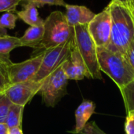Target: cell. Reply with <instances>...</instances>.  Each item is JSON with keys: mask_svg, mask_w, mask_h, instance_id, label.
I'll use <instances>...</instances> for the list:
<instances>
[{"mask_svg": "<svg viewBox=\"0 0 134 134\" xmlns=\"http://www.w3.org/2000/svg\"><path fill=\"white\" fill-rule=\"evenodd\" d=\"M111 17V33L108 46L111 51L126 54L134 38V18L127 2L112 0L108 4Z\"/></svg>", "mask_w": 134, "mask_h": 134, "instance_id": "obj_1", "label": "cell"}, {"mask_svg": "<svg viewBox=\"0 0 134 134\" xmlns=\"http://www.w3.org/2000/svg\"><path fill=\"white\" fill-rule=\"evenodd\" d=\"M97 59L100 71L119 89L134 80V71L126 54L111 51L106 47H97Z\"/></svg>", "mask_w": 134, "mask_h": 134, "instance_id": "obj_2", "label": "cell"}, {"mask_svg": "<svg viewBox=\"0 0 134 134\" xmlns=\"http://www.w3.org/2000/svg\"><path fill=\"white\" fill-rule=\"evenodd\" d=\"M43 27L42 40L36 49H42V52L64 43L75 35L74 27L68 24L65 14L60 11L51 13L44 20Z\"/></svg>", "mask_w": 134, "mask_h": 134, "instance_id": "obj_3", "label": "cell"}, {"mask_svg": "<svg viewBox=\"0 0 134 134\" xmlns=\"http://www.w3.org/2000/svg\"><path fill=\"white\" fill-rule=\"evenodd\" d=\"M75 44L77 47L91 79H102L97 59V46L88 31L87 25H76L74 27Z\"/></svg>", "mask_w": 134, "mask_h": 134, "instance_id": "obj_4", "label": "cell"}, {"mask_svg": "<svg viewBox=\"0 0 134 134\" xmlns=\"http://www.w3.org/2000/svg\"><path fill=\"white\" fill-rule=\"evenodd\" d=\"M68 79L64 71L62 64L43 81L39 93L42 102L47 106L53 108L67 94Z\"/></svg>", "mask_w": 134, "mask_h": 134, "instance_id": "obj_5", "label": "cell"}, {"mask_svg": "<svg viewBox=\"0 0 134 134\" xmlns=\"http://www.w3.org/2000/svg\"><path fill=\"white\" fill-rule=\"evenodd\" d=\"M75 44V35L64 43L43 51V58L40 68L33 78L35 82L43 81L47 76L60 67L68 57Z\"/></svg>", "mask_w": 134, "mask_h": 134, "instance_id": "obj_6", "label": "cell"}, {"mask_svg": "<svg viewBox=\"0 0 134 134\" xmlns=\"http://www.w3.org/2000/svg\"><path fill=\"white\" fill-rule=\"evenodd\" d=\"M88 31L97 47H107L111 33V17L108 6L95 15L88 24Z\"/></svg>", "mask_w": 134, "mask_h": 134, "instance_id": "obj_7", "label": "cell"}, {"mask_svg": "<svg viewBox=\"0 0 134 134\" xmlns=\"http://www.w3.org/2000/svg\"><path fill=\"white\" fill-rule=\"evenodd\" d=\"M44 53L42 52L20 63H12L7 67V73L11 84L33 79L38 72Z\"/></svg>", "mask_w": 134, "mask_h": 134, "instance_id": "obj_8", "label": "cell"}, {"mask_svg": "<svg viewBox=\"0 0 134 134\" xmlns=\"http://www.w3.org/2000/svg\"><path fill=\"white\" fill-rule=\"evenodd\" d=\"M42 85V81L35 82L31 79L23 82L11 84L4 93L13 104L25 107L34 96L39 92Z\"/></svg>", "mask_w": 134, "mask_h": 134, "instance_id": "obj_9", "label": "cell"}, {"mask_svg": "<svg viewBox=\"0 0 134 134\" xmlns=\"http://www.w3.org/2000/svg\"><path fill=\"white\" fill-rule=\"evenodd\" d=\"M64 71L68 80H82L85 78L91 79L88 69L74 44L68 57L62 64Z\"/></svg>", "mask_w": 134, "mask_h": 134, "instance_id": "obj_10", "label": "cell"}, {"mask_svg": "<svg viewBox=\"0 0 134 134\" xmlns=\"http://www.w3.org/2000/svg\"><path fill=\"white\" fill-rule=\"evenodd\" d=\"M65 9L67 21L71 27L76 25H88L96 15V13L84 5L66 4Z\"/></svg>", "mask_w": 134, "mask_h": 134, "instance_id": "obj_11", "label": "cell"}, {"mask_svg": "<svg viewBox=\"0 0 134 134\" xmlns=\"http://www.w3.org/2000/svg\"><path fill=\"white\" fill-rule=\"evenodd\" d=\"M22 44L20 38L11 36L7 34L0 35V64L5 67L9 66L13 62L10 60V52L17 48L21 47Z\"/></svg>", "mask_w": 134, "mask_h": 134, "instance_id": "obj_12", "label": "cell"}, {"mask_svg": "<svg viewBox=\"0 0 134 134\" xmlns=\"http://www.w3.org/2000/svg\"><path fill=\"white\" fill-rule=\"evenodd\" d=\"M95 104L89 100H84L77 108L75 115V128L74 132H80L88 123V121L95 111Z\"/></svg>", "mask_w": 134, "mask_h": 134, "instance_id": "obj_13", "label": "cell"}, {"mask_svg": "<svg viewBox=\"0 0 134 134\" xmlns=\"http://www.w3.org/2000/svg\"><path fill=\"white\" fill-rule=\"evenodd\" d=\"M16 15L19 19L30 26L36 27L44 24V20L39 16L36 5L32 3H24L23 9L16 12Z\"/></svg>", "mask_w": 134, "mask_h": 134, "instance_id": "obj_14", "label": "cell"}, {"mask_svg": "<svg viewBox=\"0 0 134 134\" xmlns=\"http://www.w3.org/2000/svg\"><path fill=\"white\" fill-rule=\"evenodd\" d=\"M43 33V25L36 27L30 26V27H28L25 31L24 35L20 38L22 46L31 47L35 49V50L38 49L42 40Z\"/></svg>", "mask_w": 134, "mask_h": 134, "instance_id": "obj_15", "label": "cell"}, {"mask_svg": "<svg viewBox=\"0 0 134 134\" xmlns=\"http://www.w3.org/2000/svg\"><path fill=\"white\" fill-rule=\"evenodd\" d=\"M24 109V106L12 104L9 109L8 115L5 122L7 128L21 127Z\"/></svg>", "mask_w": 134, "mask_h": 134, "instance_id": "obj_16", "label": "cell"}, {"mask_svg": "<svg viewBox=\"0 0 134 134\" xmlns=\"http://www.w3.org/2000/svg\"><path fill=\"white\" fill-rule=\"evenodd\" d=\"M126 112L134 111V80L119 89Z\"/></svg>", "mask_w": 134, "mask_h": 134, "instance_id": "obj_17", "label": "cell"}, {"mask_svg": "<svg viewBox=\"0 0 134 134\" xmlns=\"http://www.w3.org/2000/svg\"><path fill=\"white\" fill-rule=\"evenodd\" d=\"M18 19L17 15L11 12L5 13L0 17V35L7 34L6 29H13Z\"/></svg>", "mask_w": 134, "mask_h": 134, "instance_id": "obj_18", "label": "cell"}, {"mask_svg": "<svg viewBox=\"0 0 134 134\" xmlns=\"http://www.w3.org/2000/svg\"><path fill=\"white\" fill-rule=\"evenodd\" d=\"M12 102L4 93H0V123H5Z\"/></svg>", "mask_w": 134, "mask_h": 134, "instance_id": "obj_19", "label": "cell"}, {"mask_svg": "<svg viewBox=\"0 0 134 134\" xmlns=\"http://www.w3.org/2000/svg\"><path fill=\"white\" fill-rule=\"evenodd\" d=\"M70 133L71 134H107L97 125L95 122H88L80 132L76 133L74 131H70Z\"/></svg>", "mask_w": 134, "mask_h": 134, "instance_id": "obj_20", "label": "cell"}, {"mask_svg": "<svg viewBox=\"0 0 134 134\" xmlns=\"http://www.w3.org/2000/svg\"><path fill=\"white\" fill-rule=\"evenodd\" d=\"M24 3H32L36 7H42L45 5H60L64 6L66 5V2L64 0H20Z\"/></svg>", "mask_w": 134, "mask_h": 134, "instance_id": "obj_21", "label": "cell"}, {"mask_svg": "<svg viewBox=\"0 0 134 134\" xmlns=\"http://www.w3.org/2000/svg\"><path fill=\"white\" fill-rule=\"evenodd\" d=\"M10 85L11 82L8 76L7 67L0 64V93H4Z\"/></svg>", "mask_w": 134, "mask_h": 134, "instance_id": "obj_22", "label": "cell"}, {"mask_svg": "<svg viewBox=\"0 0 134 134\" xmlns=\"http://www.w3.org/2000/svg\"><path fill=\"white\" fill-rule=\"evenodd\" d=\"M20 0H0V13L1 12H16V6Z\"/></svg>", "mask_w": 134, "mask_h": 134, "instance_id": "obj_23", "label": "cell"}, {"mask_svg": "<svg viewBox=\"0 0 134 134\" xmlns=\"http://www.w3.org/2000/svg\"><path fill=\"white\" fill-rule=\"evenodd\" d=\"M125 131L126 134H134V111H128L126 122Z\"/></svg>", "mask_w": 134, "mask_h": 134, "instance_id": "obj_24", "label": "cell"}, {"mask_svg": "<svg viewBox=\"0 0 134 134\" xmlns=\"http://www.w3.org/2000/svg\"><path fill=\"white\" fill-rule=\"evenodd\" d=\"M126 56L128 59L129 63L130 64L132 68L134 71V38L131 41V42H130V46L126 50Z\"/></svg>", "mask_w": 134, "mask_h": 134, "instance_id": "obj_25", "label": "cell"}, {"mask_svg": "<svg viewBox=\"0 0 134 134\" xmlns=\"http://www.w3.org/2000/svg\"><path fill=\"white\" fill-rule=\"evenodd\" d=\"M6 134H24L21 127H13V128H8Z\"/></svg>", "mask_w": 134, "mask_h": 134, "instance_id": "obj_26", "label": "cell"}, {"mask_svg": "<svg viewBox=\"0 0 134 134\" xmlns=\"http://www.w3.org/2000/svg\"><path fill=\"white\" fill-rule=\"evenodd\" d=\"M7 126L5 123H0V134H6Z\"/></svg>", "mask_w": 134, "mask_h": 134, "instance_id": "obj_27", "label": "cell"}, {"mask_svg": "<svg viewBox=\"0 0 134 134\" xmlns=\"http://www.w3.org/2000/svg\"><path fill=\"white\" fill-rule=\"evenodd\" d=\"M128 3V2H127ZM129 4V3H128ZM129 5H130V9H131V13H132V15H133V16L134 18V7L133 6H132L131 5H130L129 4Z\"/></svg>", "mask_w": 134, "mask_h": 134, "instance_id": "obj_28", "label": "cell"}, {"mask_svg": "<svg viewBox=\"0 0 134 134\" xmlns=\"http://www.w3.org/2000/svg\"><path fill=\"white\" fill-rule=\"evenodd\" d=\"M127 2L134 7V0H127Z\"/></svg>", "mask_w": 134, "mask_h": 134, "instance_id": "obj_29", "label": "cell"}, {"mask_svg": "<svg viewBox=\"0 0 134 134\" xmlns=\"http://www.w3.org/2000/svg\"><path fill=\"white\" fill-rule=\"evenodd\" d=\"M120 1H122V2H127V0H120Z\"/></svg>", "mask_w": 134, "mask_h": 134, "instance_id": "obj_30", "label": "cell"}]
</instances>
